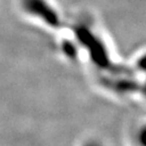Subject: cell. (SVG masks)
Here are the masks:
<instances>
[{"mask_svg":"<svg viewBox=\"0 0 146 146\" xmlns=\"http://www.w3.org/2000/svg\"><path fill=\"white\" fill-rule=\"evenodd\" d=\"M23 6L27 11L39 17L51 25H56L57 16L53 11L51 7L46 4L44 0H23Z\"/></svg>","mask_w":146,"mask_h":146,"instance_id":"1","label":"cell"}]
</instances>
